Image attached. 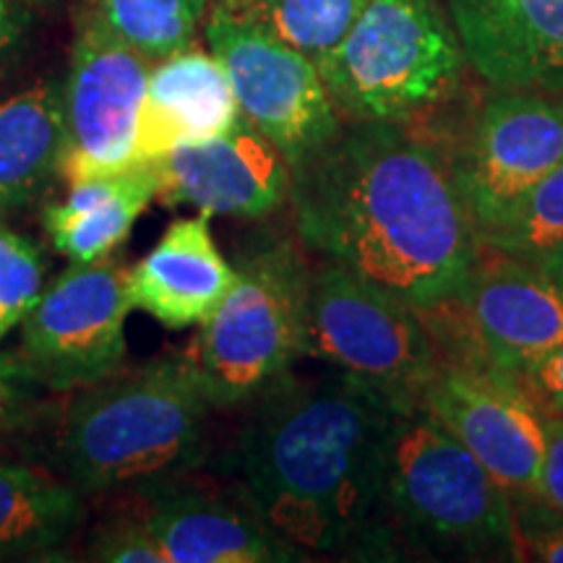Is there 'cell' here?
I'll return each instance as SVG.
<instances>
[{"instance_id":"cell-13","label":"cell","mask_w":563,"mask_h":563,"mask_svg":"<svg viewBox=\"0 0 563 563\" xmlns=\"http://www.w3.org/2000/svg\"><path fill=\"white\" fill-rule=\"evenodd\" d=\"M420 405L509 490L514 506L538 504L545 456V412L514 376L441 363Z\"/></svg>"},{"instance_id":"cell-26","label":"cell","mask_w":563,"mask_h":563,"mask_svg":"<svg viewBox=\"0 0 563 563\" xmlns=\"http://www.w3.org/2000/svg\"><path fill=\"white\" fill-rule=\"evenodd\" d=\"M87 561L165 563V553L141 517H121L97 527L87 545Z\"/></svg>"},{"instance_id":"cell-20","label":"cell","mask_w":563,"mask_h":563,"mask_svg":"<svg viewBox=\"0 0 563 563\" xmlns=\"http://www.w3.org/2000/svg\"><path fill=\"white\" fill-rule=\"evenodd\" d=\"M66 152L63 84L45 79L0 100V220L32 207Z\"/></svg>"},{"instance_id":"cell-14","label":"cell","mask_w":563,"mask_h":563,"mask_svg":"<svg viewBox=\"0 0 563 563\" xmlns=\"http://www.w3.org/2000/svg\"><path fill=\"white\" fill-rule=\"evenodd\" d=\"M159 167L157 201L167 207H196L209 217L258 220L290 201V165L243 115L220 136L173 150Z\"/></svg>"},{"instance_id":"cell-29","label":"cell","mask_w":563,"mask_h":563,"mask_svg":"<svg viewBox=\"0 0 563 563\" xmlns=\"http://www.w3.org/2000/svg\"><path fill=\"white\" fill-rule=\"evenodd\" d=\"M519 540H522V559L563 563V522L534 514L532 519L519 522Z\"/></svg>"},{"instance_id":"cell-22","label":"cell","mask_w":563,"mask_h":563,"mask_svg":"<svg viewBox=\"0 0 563 563\" xmlns=\"http://www.w3.org/2000/svg\"><path fill=\"white\" fill-rule=\"evenodd\" d=\"M313 63L340 45L365 0H220Z\"/></svg>"},{"instance_id":"cell-9","label":"cell","mask_w":563,"mask_h":563,"mask_svg":"<svg viewBox=\"0 0 563 563\" xmlns=\"http://www.w3.org/2000/svg\"><path fill=\"white\" fill-rule=\"evenodd\" d=\"M207 42L228 74L241 115L277 146L290 173L342 131L344 121L316 63L256 21L217 0L207 16Z\"/></svg>"},{"instance_id":"cell-25","label":"cell","mask_w":563,"mask_h":563,"mask_svg":"<svg viewBox=\"0 0 563 563\" xmlns=\"http://www.w3.org/2000/svg\"><path fill=\"white\" fill-rule=\"evenodd\" d=\"M45 274L47 258L40 245L0 220V344L40 300Z\"/></svg>"},{"instance_id":"cell-32","label":"cell","mask_w":563,"mask_h":563,"mask_svg":"<svg viewBox=\"0 0 563 563\" xmlns=\"http://www.w3.org/2000/svg\"><path fill=\"white\" fill-rule=\"evenodd\" d=\"M13 407V384H11V368L0 361V426L9 418Z\"/></svg>"},{"instance_id":"cell-4","label":"cell","mask_w":563,"mask_h":563,"mask_svg":"<svg viewBox=\"0 0 563 563\" xmlns=\"http://www.w3.org/2000/svg\"><path fill=\"white\" fill-rule=\"evenodd\" d=\"M384 514L399 551L435 559H522L509 490L422 405L394 410L384 449Z\"/></svg>"},{"instance_id":"cell-33","label":"cell","mask_w":563,"mask_h":563,"mask_svg":"<svg viewBox=\"0 0 563 563\" xmlns=\"http://www.w3.org/2000/svg\"><path fill=\"white\" fill-rule=\"evenodd\" d=\"M26 3H30V5H40V3H45V0H26Z\"/></svg>"},{"instance_id":"cell-8","label":"cell","mask_w":563,"mask_h":563,"mask_svg":"<svg viewBox=\"0 0 563 563\" xmlns=\"http://www.w3.org/2000/svg\"><path fill=\"white\" fill-rule=\"evenodd\" d=\"M477 262L460 295L420 308L441 363L522 376L563 342V290L534 264L498 256Z\"/></svg>"},{"instance_id":"cell-2","label":"cell","mask_w":563,"mask_h":563,"mask_svg":"<svg viewBox=\"0 0 563 563\" xmlns=\"http://www.w3.org/2000/svg\"><path fill=\"white\" fill-rule=\"evenodd\" d=\"M290 203L306 249L418 308L460 295L481 262L452 162L410 123H344L295 167Z\"/></svg>"},{"instance_id":"cell-21","label":"cell","mask_w":563,"mask_h":563,"mask_svg":"<svg viewBox=\"0 0 563 563\" xmlns=\"http://www.w3.org/2000/svg\"><path fill=\"white\" fill-rule=\"evenodd\" d=\"M84 493L60 475L0 460V561H37L84 522Z\"/></svg>"},{"instance_id":"cell-6","label":"cell","mask_w":563,"mask_h":563,"mask_svg":"<svg viewBox=\"0 0 563 563\" xmlns=\"http://www.w3.org/2000/svg\"><path fill=\"white\" fill-rule=\"evenodd\" d=\"M311 272L292 241L262 243L238 258L235 282L186 355L211 410L245 407L306 357Z\"/></svg>"},{"instance_id":"cell-31","label":"cell","mask_w":563,"mask_h":563,"mask_svg":"<svg viewBox=\"0 0 563 563\" xmlns=\"http://www.w3.org/2000/svg\"><path fill=\"white\" fill-rule=\"evenodd\" d=\"M534 266H538L540 272H545L548 277H551L563 290V245L553 249L551 253H545V256H540L538 262H534Z\"/></svg>"},{"instance_id":"cell-30","label":"cell","mask_w":563,"mask_h":563,"mask_svg":"<svg viewBox=\"0 0 563 563\" xmlns=\"http://www.w3.org/2000/svg\"><path fill=\"white\" fill-rule=\"evenodd\" d=\"M32 24V5L26 0H0V70L24 47Z\"/></svg>"},{"instance_id":"cell-3","label":"cell","mask_w":563,"mask_h":563,"mask_svg":"<svg viewBox=\"0 0 563 563\" xmlns=\"http://www.w3.org/2000/svg\"><path fill=\"white\" fill-rule=\"evenodd\" d=\"M209 399L186 357L115 371L74 389L55 428L60 477L84 496L150 493L203 456Z\"/></svg>"},{"instance_id":"cell-16","label":"cell","mask_w":563,"mask_h":563,"mask_svg":"<svg viewBox=\"0 0 563 563\" xmlns=\"http://www.w3.org/2000/svg\"><path fill=\"white\" fill-rule=\"evenodd\" d=\"M139 517L165 553V563H290L306 561L238 501L209 496L180 481L144 493Z\"/></svg>"},{"instance_id":"cell-12","label":"cell","mask_w":563,"mask_h":563,"mask_svg":"<svg viewBox=\"0 0 563 563\" xmlns=\"http://www.w3.org/2000/svg\"><path fill=\"white\" fill-rule=\"evenodd\" d=\"M449 162L481 235L563 162V95L498 91Z\"/></svg>"},{"instance_id":"cell-28","label":"cell","mask_w":563,"mask_h":563,"mask_svg":"<svg viewBox=\"0 0 563 563\" xmlns=\"http://www.w3.org/2000/svg\"><path fill=\"white\" fill-rule=\"evenodd\" d=\"M517 382L545 415H563V342L517 376Z\"/></svg>"},{"instance_id":"cell-11","label":"cell","mask_w":563,"mask_h":563,"mask_svg":"<svg viewBox=\"0 0 563 563\" xmlns=\"http://www.w3.org/2000/svg\"><path fill=\"white\" fill-rule=\"evenodd\" d=\"M152 66L154 60L133 51L100 16L84 21L63 81V180L104 178L136 165L139 118Z\"/></svg>"},{"instance_id":"cell-23","label":"cell","mask_w":563,"mask_h":563,"mask_svg":"<svg viewBox=\"0 0 563 563\" xmlns=\"http://www.w3.org/2000/svg\"><path fill=\"white\" fill-rule=\"evenodd\" d=\"M211 0H97V16L150 60L194 45Z\"/></svg>"},{"instance_id":"cell-19","label":"cell","mask_w":563,"mask_h":563,"mask_svg":"<svg viewBox=\"0 0 563 563\" xmlns=\"http://www.w3.org/2000/svg\"><path fill=\"white\" fill-rule=\"evenodd\" d=\"M159 191V162H136L123 173L70 183L66 201L42 211V224L53 249L70 264L100 262L131 235Z\"/></svg>"},{"instance_id":"cell-24","label":"cell","mask_w":563,"mask_h":563,"mask_svg":"<svg viewBox=\"0 0 563 563\" xmlns=\"http://www.w3.org/2000/svg\"><path fill=\"white\" fill-rule=\"evenodd\" d=\"M477 243L485 253L527 264L563 245V162L493 228L483 230Z\"/></svg>"},{"instance_id":"cell-5","label":"cell","mask_w":563,"mask_h":563,"mask_svg":"<svg viewBox=\"0 0 563 563\" xmlns=\"http://www.w3.org/2000/svg\"><path fill=\"white\" fill-rule=\"evenodd\" d=\"M316 68L344 123H410L460 89L467 60L443 0H365Z\"/></svg>"},{"instance_id":"cell-10","label":"cell","mask_w":563,"mask_h":563,"mask_svg":"<svg viewBox=\"0 0 563 563\" xmlns=\"http://www.w3.org/2000/svg\"><path fill=\"white\" fill-rule=\"evenodd\" d=\"M125 266L104 256L70 264L21 321V371L53 391H74L121 371L125 357Z\"/></svg>"},{"instance_id":"cell-7","label":"cell","mask_w":563,"mask_h":563,"mask_svg":"<svg viewBox=\"0 0 563 563\" xmlns=\"http://www.w3.org/2000/svg\"><path fill=\"white\" fill-rule=\"evenodd\" d=\"M306 357L361 378L399 410L420 405L441 368L420 308L332 258L311 272Z\"/></svg>"},{"instance_id":"cell-17","label":"cell","mask_w":563,"mask_h":563,"mask_svg":"<svg viewBox=\"0 0 563 563\" xmlns=\"http://www.w3.org/2000/svg\"><path fill=\"white\" fill-rule=\"evenodd\" d=\"M235 282V266L224 262L211 238L209 214L175 220L157 245L125 272L131 311H144L165 329L201 327Z\"/></svg>"},{"instance_id":"cell-18","label":"cell","mask_w":563,"mask_h":563,"mask_svg":"<svg viewBox=\"0 0 563 563\" xmlns=\"http://www.w3.org/2000/svg\"><path fill=\"white\" fill-rule=\"evenodd\" d=\"M238 118L235 91L214 53L183 47L152 66L139 118L136 162H162L178 146L220 136Z\"/></svg>"},{"instance_id":"cell-27","label":"cell","mask_w":563,"mask_h":563,"mask_svg":"<svg viewBox=\"0 0 563 563\" xmlns=\"http://www.w3.org/2000/svg\"><path fill=\"white\" fill-rule=\"evenodd\" d=\"M532 509L563 522V415H545L543 473H540L538 504Z\"/></svg>"},{"instance_id":"cell-1","label":"cell","mask_w":563,"mask_h":563,"mask_svg":"<svg viewBox=\"0 0 563 563\" xmlns=\"http://www.w3.org/2000/svg\"><path fill=\"white\" fill-rule=\"evenodd\" d=\"M397 405L350 373H287L245 405L224 473L235 498L313 559L394 561L384 449Z\"/></svg>"},{"instance_id":"cell-15","label":"cell","mask_w":563,"mask_h":563,"mask_svg":"<svg viewBox=\"0 0 563 563\" xmlns=\"http://www.w3.org/2000/svg\"><path fill=\"white\" fill-rule=\"evenodd\" d=\"M467 68L496 91L563 95V0H443Z\"/></svg>"}]
</instances>
